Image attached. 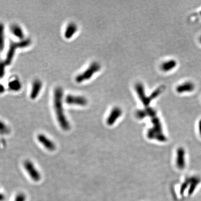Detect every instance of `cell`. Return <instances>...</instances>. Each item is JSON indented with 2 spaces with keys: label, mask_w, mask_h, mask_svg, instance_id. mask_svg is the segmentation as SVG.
I'll list each match as a JSON object with an SVG mask.
<instances>
[{
  "label": "cell",
  "mask_w": 201,
  "mask_h": 201,
  "mask_svg": "<svg viewBox=\"0 0 201 201\" xmlns=\"http://www.w3.org/2000/svg\"><path fill=\"white\" fill-rule=\"evenodd\" d=\"M63 91L62 88L58 87L55 89L54 96V104L57 119L62 129L64 130H69L70 125L66 117L63 106Z\"/></svg>",
  "instance_id": "1"
},
{
  "label": "cell",
  "mask_w": 201,
  "mask_h": 201,
  "mask_svg": "<svg viewBox=\"0 0 201 201\" xmlns=\"http://www.w3.org/2000/svg\"><path fill=\"white\" fill-rule=\"evenodd\" d=\"M153 126L147 131V138L149 139L155 140L159 142H165L166 138L164 135L163 126L158 116L151 119Z\"/></svg>",
  "instance_id": "2"
},
{
  "label": "cell",
  "mask_w": 201,
  "mask_h": 201,
  "mask_svg": "<svg viewBox=\"0 0 201 201\" xmlns=\"http://www.w3.org/2000/svg\"><path fill=\"white\" fill-rule=\"evenodd\" d=\"M31 41L30 39H25L19 42L11 41L9 45V49L7 52V54L5 61L7 65H10L14 58L17 49L24 48L29 47L31 44Z\"/></svg>",
  "instance_id": "3"
},
{
  "label": "cell",
  "mask_w": 201,
  "mask_h": 201,
  "mask_svg": "<svg viewBox=\"0 0 201 201\" xmlns=\"http://www.w3.org/2000/svg\"><path fill=\"white\" fill-rule=\"evenodd\" d=\"M201 178L196 176L187 178L184 182L181 185L180 189L181 195H184L187 189H188V195H193L197 186L201 183Z\"/></svg>",
  "instance_id": "4"
},
{
  "label": "cell",
  "mask_w": 201,
  "mask_h": 201,
  "mask_svg": "<svg viewBox=\"0 0 201 201\" xmlns=\"http://www.w3.org/2000/svg\"><path fill=\"white\" fill-rule=\"evenodd\" d=\"M100 69L101 65L97 62H93L84 72L78 75L76 77V82L78 83H81L87 81Z\"/></svg>",
  "instance_id": "5"
},
{
  "label": "cell",
  "mask_w": 201,
  "mask_h": 201,
  "mask_svg": "<svg viewBox=\"0 0 201 201\" xmlns=\"http://www.w3.org/2000/svg\"><path fill=\"white\" fill-rule=\"evenodd\" d=\"M135 88L140 100L144 106L145 107H149L151 101L149 97L146 95L144 85L141 83H137L135 84Z\"/></svg>",
  "instance_id": "6"
},
{
  "label": "cell",
  "mask_w": 201,
  "mask_h": 201,
  "mask_svg": "<svg viewBox=\"0 0 201 201\" xmlns=\"http://www.w3.org/2000/svg\"><path fill=\"white\" fill-rule=\"evenodd\" d=\"M24 166L25 169L27 172L28 174L31 177L33 181L37 182L40 181L41 176L39 171L37 170L34 164L31 161L26 160L24 163Z\"/></svg>",
  "instance_id": "7"
},
{
  "label": "cell",
  "mask_w": 201,
  "mask_h": 201,
  "mask_svg": "<svg viewBox=\"0 0 201 201\" xmlns=\"http://www.w3.org/2000/svg\"><path fill=\"white\" fill-rule=\"evenodd\" d=\"M175 164L179 170H183L186 168V151L182 147H179L177 150Z\"/></svg>",
  "instance_id": "8"
},
{
  "label": "cell",
  "mask_w": 201,
  "mask_h": 201,
  "mask_svg": "<svg viewBox=\"0 0 201 201\" xmlns=\"http://www.w3.org/2000/svg\"><path fill=\"white\" fill-rule=\"evenodd\" d=\"M65 102L71 105H77L84 106L87 104V99L85 97L79 96L68 95L65 98Z\"/></svg>",
  "instance_id": "9"
},
{
  "label": "cell",
  "mask_w": 201,
  "mask_h": 201,
  "mask_svg": "<svg viewBox=\"0 0 201 201\" xmlns=\"http://www.w3.org/2000/svg\"><path fill=\"white\" fill-rule=\"evenodd\" d=\"M136 117L139 120H142L146 117H150L151 119L157 116H156V111L155 110L150 107H145L143 110H139L135 113Z\"/></svg>",
  "instance_id": "10"
},
{
  "label": "cell",
  "mask_w": 201,
  "mask_h": 201,
  "mask_svg": "<svg viewBox=\"0 0 201 201\" xmlns=\"http://www.w3.org/2000/svg\"><path fill=\"white\" fill-rule=\"evenodd\" d=\"M195 84L191 81H187L177 86L175 88V91L178 94H182L192 92L195 90Z\"/></svg>",
  "instance_id": "11"
},
{
  "label": "cell",
  "mask_w": 201,
  "mask_h": 201,
  "mask_svg": "<svg viewBox=\"0 0 201 201\" xmlns=\"http://www.w3.org/2000/svg\"><path fill=\"white\" fill-rule=\"evenodd\" d=\"M122 111L121 108H119V107H114L111 111V113L109 115L108 118L107 119V124L110 126L112 125L116 121V120L122 115Z\"/></svg>",
  "instance_id": "12"
},
{
  "label": "cell",
  "mask_w": 201,
  "mask_h": 201,
  "mask_svg": "<svg viewBox=\"0 0 201 201\" xmlns=\"http://www.w3.org/2000/svg\"><path fill=\"white\" fill-rule=\"evenodd\" d=\"M42 86H43V83L41 81L37 79L34 80V81L33 82L32 84L31 92L30 94V97L31 99H35L37 97L40 92L41 91Z\"/></svg>",
  "instance_id": "13"
},
{
  "label": "cell",
  "mask_w": 201,
  "mask_h": 201,
  "mask_svg": "<svg viewBox=\"0 0 201 201\" xmlns=\"http://www.w3.org/2000/svg\"><path fill=\"white\" fill-rule=\"evenodd\" d=\"M37 139L41 144L47 148V149L50 151H53L55 149L56 146L55 144L50 140L48 139L45 135L43 134L39 135L37 136Z\"/></svg>",
  "instance_id": "14"
},
{
  "label": "cell",
  "mask_w": 201,
  "mask_h": 201,
  "mask_svg": "<svg viewBox=\"0 0 201 201\" xmlns=\"http://www.w3.org/2000/svg\"><path fill=\"white\" fill-rule=\"evenodd\" d=\"M9 89L13 92H19L22 88V83L19 78L13 77L9 81L7 84Z\"/></svg>",
  "instance_id": "15"
},
{
  "label": "cell",
  "mask_w": 201,
  "mask_h": 201,
  "mask_svg": "<svg viewBox=\"0 0 201 201\" xmlns=\"http://www.w3.org/2000/svg\"><path fill=\"white\" fill-rule=\"evenodd\" d=\"M10 30L11 33L14 36L18 38L19 40H22L25 37V34L22 29L20 25L17 24H13L11 26Z\"/></svg>",
  "instance_id": "16"
},
{
  "label": "cell",
  "mask_w": 201,
  "mask_h": 201,
  "mask_svg": "<svg viewBox=\"0 0 201 201\" xmlns=\"http://www.w3.org/2000/svg\"><path fill=\"white\" fill-rule=\"evenodd\" d=\"M177 66V62L174 59H169L163 62L161 66L160 69L164 72H168L174 69Z\"/></svg>",
  "instance_id": "17"
},
{
  "label": "cell",
  "mask_w": 201,
  "mask_h": 201,
  "mask_svg": "<svg viewBox=\"0 0 201 201\" xmlns=\"http://www.w3.org/2000/svg\"><path fill=\"white\" fill-rule=\"evenodd\" d=\"M78 30V27L77 25L73 22L69 24L67 26L65 32L64 36L67 39H69L76 33Z\"/></svg>",
  "instance_id": "18"
},
{
  "label": "cell",
  "mask_w": 201,
  "mask_h": 201,
  "mask_svg": "<svg viewBox=\"0 0 201 201\" xmlns=\"http://www.w3.org/2000/svg\"><path fill=\"white\" fill-rule=\"evenodd\" d=\"M5 45V26L2 22H0V52L4 49Z\"/></svg>",
  "instance_id": "19"
},
{
  "label": "cell",
  "mask_w": 201,
  "mask_h": 201,
  "mask_svg": "<svg viewBox=\"0 0 201 201\" xmlns=\"http://www.w3.org/2000/svg\"><path fill=\"white\" fill-rule=\"evenodd\" d=\"M165 88V86H160V87H158L157 88H156L154 91H153V92L151 93V94L149 96L150 101H152L155 99L158 98L160 94L163 92Z\"/></svg>",
  "instance_id": "20"
},
{
  "label": "cell",
  "mask_w": 201,
  "mask_h": 201,
  "mask_svg": "<svg viewBox=\"0 0 201 201\" xmlns=\"http://www.w3.org/2000/svg\"><path fill=\"white\" fill-rule=\"evenodd\" d=\"M7 64L5 61H0V79H2L5 76L6 66Z\"/></svg>",
  "instance_id": "21"
},
{
  "label": "cell",
  "mask_w": 201,
  "mask_h": 201,
  "mask_svg": "<svg viewBox=\"0 0 201 201\" xmlns=\"http://www.w3.org/2000/svg\"><path fill=\"white\" fill-rule=\"evenodd\" d=\"M9 131V129L5 123L0 120V133L4 134Z\"/></svg>",
  "instance_id": "22"
},
{
  "label": "cell",
  "mask_w": 201,
  "mask_h": 201,
  "mask_svg": "<svg viewBox=\"0 0 201 201\" xmlns=\"http://www.w3.org/2000/svg\"><path fill=\"white\" fill-rule=\"evenodd\" d=\"M25 200H26L25 196L22 193H20L16 196L15 201H25Z\"/></svg>",
  "instance_id": "23"
},
{
  "label": "cell",
  "mask_w": 201,
  "mask_h": 201,
  "mask_svg": "<svg viewBox=\"0 0 201 201\" xmlns=\"http://www.w3.org/2000/svg\"><path fill=\"white\" fill-rule=\"evenodd\" d=\"M198 132H199V134L201 137V119H200L198 121Z\"/></svg>",
  "instance_id": "24"
},
{
  "label": "cell",
  "mask_w": 201,
  "mask_h": 201,
  "mask_svg": "<svg viewBox=\"0 0 201 201\" xmlns=\"http://www.w3.org/2000/svg\"><path fill=\"white\" fill-rule=\"evenodd\" d=\"M5 91V87L3 86V84L0 83V94L4 93Z\"/></svg>",
  "instance_id": "25"
},
{
  "label": "cell",
  "mask_w": 201,
  "mask_h": 201,
  "mask_svg": "<svg viewBox=\"0 0 201 201\" xmlns=\"http://www.w3.org/2000/svg\"><path fill=\"white\" fill-rule=\"evenodd\" d=\"M4 199H5L4 196L2 194L0 193V201H3L4 200Z\"/></svg>",
  "instance_id": "26"
},
{
  "label": "cell",
  "mask_w": 201,
  "mask_h": 201,
  "mask_svg": "<svg viewBox=\"0 0 201 201\" xmlns=\"http://www.w3.org/2000/svg\"><path fill=\"white\" fill-rule=\"evenodd\" d=\"M199 41H200V43L201 44V36L200 37V39H199Z\"/></svg>",
  "instance_id": "27"
},
{
  "label": "cell",
  "mask_w": 201,
  "mask_h": 201,
  "mask_svg": "<svg viewBox=\"0 0 201 201\" xmlns=\"http://www.w3.org/2000/svg\"></svg>",
  "instance_id": "28"
}]
</instances>
